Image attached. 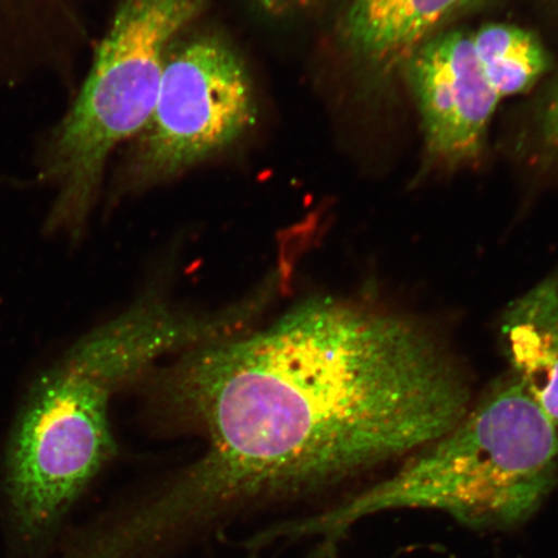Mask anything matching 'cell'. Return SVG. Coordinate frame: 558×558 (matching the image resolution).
I'll return each instance as SVG.
<instances>
[{"mask_svg":"<svg viewBox=\"0 0 558 558\" xmlns=\"http://www.w3.org/2000/svg\"><path fill=\"white\" fill-rule=\"evenodd\" d=\"M541 134L544 145L558 158V81L542 111Z\"/></svg>","mask_w":558,"mask_h":558,"instance_id":"30bf717a","label":"cell"},{"mask_svg":"<svg viewBox=\"0 0 558 558\" xmlns=\"http://www.w3.org/2000/svg\"><path fill=\"white\" fill-rule=\"evenodd\" d=\"M220 331L216 313L145 296L86 335L37 383L7 456V501L21 538H50L113 458L116 390L167 354L209 343Z\"/></svg>","mask_w":558,"mask_h":558,"instance_id":"7a4b0ae2","label":"cell"},{"mask_svg":"<svg viewBox=\"0 0 558 558\" xmlns=\"http://www.w3.org/2000/svg\"><path fill=\"white\" fill-rule=\"evenodd\" d=\"M165 373L159 402L206 448L114 508L111 538L125 558H180L233 523L411 456L471 403L463 369L434 332L335 296L191 349Z\"/></svg>","mask_w":558,"mask_h":558,"instance_id":"6da1fadb","label":"cell"},{"mask_svg":"<svg viewBox=\"0 0 558 558\" xmlns=\"http://www.w3.org/2000/svg\"><path fill=\"white\" fill-rule=\"evenodd\" d=\"M403 68L421 113L429 157L450 169L474 162L483 151L500 99L480 66L471 33L435 35Z\"/></svg>","mask_w":558,"mask_h":558,"instance_id":"8992f818","label":"cell"},{"mask_svg":"<svg viewBox=\"0 0 558 558\" xmlns=\"http://www.w3.org/2000/svg\"><path fill=\"white\" fill-rule=\"evenodd\" d=\"M274 2L283 5H303L312 2V0H274Z\"/></svg>","mask_w":558,"mask_h":558,"instance_id":"8fae6325","label":"cell"},{"mask_svg":"<svg viewBox=\"0 0 558 558\" xmlns=\"http://www.w3.org/2000/svg\"><path fill=\"white\" fill-rule=\"evenodd\" d=\"M558 485V434L514 378L501 383L448 434L411 453L399 471L331 507L260 530L264 547L316 542L311 558H333L361 521L423 509L484 532L520 527Z\"/></svg>","mask_w":558,"mask_h":558,"instance_id":"3957f363","label":"cell"},{"mask_svg":"<svg viewBox=\"0 0 558 558\" xmlns=\"http://www.w3.org/2000/svg\"><path fill=\"white\" fill-rule=\"evenodd\" d=\"M257 101L248 69L216 32L181 35L170 48L148 122L129 146L118 194L145 192L233 148L253 131Z\"/></svg>","mask_w":558,"mask_h":558,"instance_id":"5b68a950","label":"cell"},{"mask_svg":"<svg viewBox=\"0 0 558 558\" xmlns=\"http://www.w3.org/2000/svg\"><path fill=\"white\" fill-rule=\"evenodd\" d=\"M0 2H2V0H0ZM5 2H9V0H5Z\"/></svg>","mask_w":558,"mask_h":558,"instance_id":"7c38bea8","label":"cell"},{"mask_svg":"<svg viewBox=\"0 0 558 558\" xmlns=\"http://www.w3.org/2000/svg\"><path fill=\"white\" fill-rule=\"evenodd\" d=\"M208 0H120L85 85L41 146L39 177L56 197L47 228L82 232L113 153L130 144L155 108L173 41Z\"/></svg>","mask_w":558,"mask_h":558,"instance_id":"277c9868","label":"cell"},{"mask_svg":"<svg viewBox=\"0 0 558 558\" xmlns=\"http://www.w3.org/2000/svg\"><path fill=\"white\" fill-rule=\"evenodd\" d=\"M471 37L480 66L500 100L526 93L550 66L542 41L520 26L488 24Z\"/></svg>","mask_w":558,"mask_h":558,"instance_id":"9c48e42d","label":"cell"},{"mask_svg":"<svg viewBox=\"0 0 558 558\" xmlns=\"http://www.w3.org/2000/svg\"><path fill=\"white\" fill-rule=\"evenodd\" d=\"M486 0H352L340 37L352 59L374 72L403 66L425 41Z\"/></svg>","mask_w":558,"mask_h":558,"instance_id":"52a82bcc","label":"cell"},{"mask_svg":"<svg viewBox=\"0 0 558 558\" xmlns=\"http://www.w3.org/2000/svg\"><path fill=\"white\" fill-rule=\"evenodd\" d=\"M247 558H251V557H247Z\"/></svg>","mask_w":558,"mask_h":558,"instance_id":"4fadbf2b","label":"cell"},{"mask_svg":"<svg viewBox=\"0 0 558 558\" xmlns=\"http://www.w3.org/2000/svg\"><path fill=\"white\" fill-rule=\"evenodd\" d=\"M509 361L538 408L558 425V274L509 305L501 324Z\"/></svg>","mask_w":558,"mask_h":558,"instance_id":"ba28073f","label":"cell"}]
</instances>
